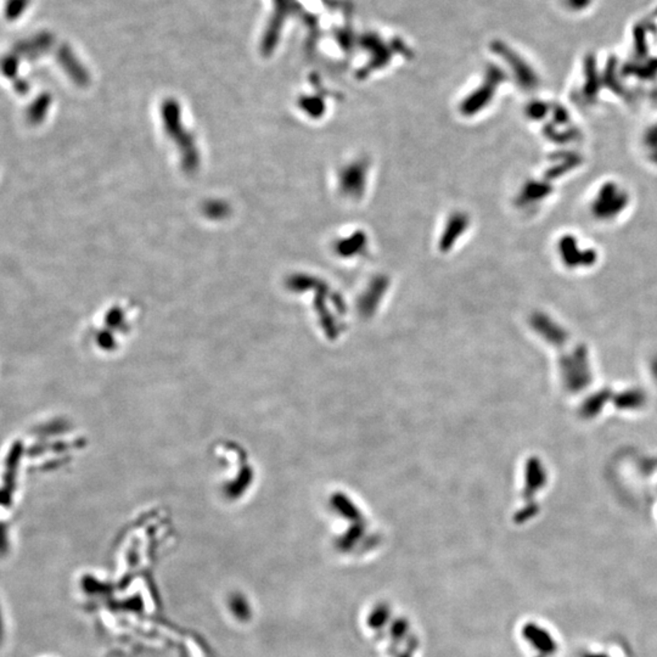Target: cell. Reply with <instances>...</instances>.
Masks as SVG:
<instances>
[{
    "label": "cell",
    "mask_w": 657,
    "mask_h": 657,
    "mask_svg": "<svg viewBox=\"0 0 657 657\" xmlns=\"http://www.w3.org/2000/svg\"><path fill=\"white\" fill-rule=\"evenodd\" d=\"M28 0H8L5 15L11 20L20 18L23 11L27 9Z\"/></svg>",
    "instance_id": "obj_1"
}]
</instances>
